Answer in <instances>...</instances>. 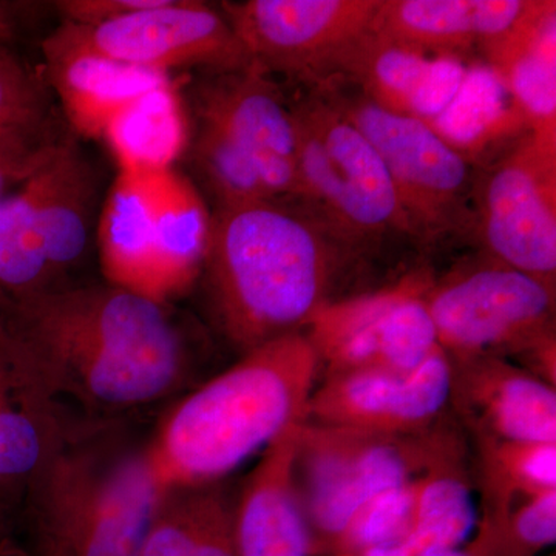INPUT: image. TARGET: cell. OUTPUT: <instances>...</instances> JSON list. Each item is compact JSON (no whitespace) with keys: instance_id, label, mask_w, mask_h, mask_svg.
Here are the masks:
<instances>
[{"instance_id":"cell-2","label":"cell","mask_w":556,"mask_h":556,"mask_svg":"<svg viewBox=\"0 0 556 556\" xmlns=\"http://www.w3.org/2000/svg\"><path fill=\"white\" fill-rule=\"evenodd\" d=\"M356 252L298 204L258 201L215 208L201 274L219 328L247 353L303 331Z\"/></svg>"},{"instance_id":"cell-20","label":"cell","mask_w":556,"mask_h":556,"mask_svg":"<svg viewBox=\"0 0 556 556\" xmlns=\"http://www.w3.org/2000/svg\"><path fill=\"white\" fill-rule=\"evenodd\" d=\"M22 188L54 277L75 268L89 247L97 207L98 178L90 161L72 139H60Z\"/></svg>"},{"instance_id":"cell-14","label":"cell","mask_w":556,"mask_h":556,"mask_svg":"<svg viewBox=\"0 0 556 556\" xmlns=\"http://www.w3.org/2000/svg\"><path fill=\"white\" fill-rule=\"evenodd\" d=\"M61 401L0 313V522L11 526L42 468L67 439Z\"/></svg>"},{"instance_id":"cell-30","label":"cell","mask_w":556,"mask_h":556,"mask_svg":"<svg viewBox=\"0 0 556 556\" xmlns=\"http://www.w3.org/2000/svg\"><path fill=\"white\" fill-rule=\"evenodd\" d=\"M218 485L163 493L138 556H193Z\"/></svg>"},{"instance_id":"cell-27","label":"cell","mask_w":556,"mask_h":556,"mask_svg":"<svg viewBox=\"0 0 556 556\" xmlns=\"http://www.w3.org/2000/svg\"><path fill=\"white\" fill-rule=\"evenodd\" d=\"M471 441V478L481 496V515L556 492V444L493 438Z\"/></svg>"},{"instance_id":"cell-24","label":"cell","mask_w":556,"mask_h":556,"mask_svg":"<svg viewBox=\"0 0 556 556\" xmlns=\"http://www.w3.org/2000/svg\"><path fill=\"white\" fill-rule=\"evenodd\" d=\"M156 260L164 302L201 276L211 219L192 181L175 169L152 172Z\"/></svg>"},{"instance_id":"cell-32","label":"cell","mask_w":556,"mask_h":556,"mask_svg":"<svg viewBox=\"0 0 556 556\" xmlns=\"http://www.w3.org/2000/svg\"><path fill=\"white\" fill-rule=\"evenodd\" d=\"M60 139L54 135L53 124L0 139V201L5 199L14 182L22 185L49 159Z\"/></svg>"},{"instance_id":"cell-34","label":"cell","mask_w":556,"mask_h":556,"mask_svg":"<svg viewBox=\"0 0 556 556\" xmlns=\"http://www.w3.org/2000/svg\"><path fill=\"white\" fill-rule=\"evenodd\" d=\"M160 0H65L56 2L62 21L75 25H98L150 9Z\"/></svg>"},{"instance_id":"cell-26","label":"cell","mask_w":556,"mask_h":556,"mask_svg":"<svg viewBox=\"0 0 556 556\" xmlns=\"http://www.w3.org/2000/svg\"><path fill=\"white\" fill-rule=\"evenodd\" d=\"M468 453L448 457L420 479L415 525L401 544L361 556H428L463 547L478 521Z\"/></svg>"},{"instance_id":"cell-15","label":"cell","mask_w":556,"mask_h":556,"mask_svg":"<svg viewBox=\"0 0 556 556\" xmlns=\"http://www.w3.org/2000/svg\"><path fill=\"white\" fill-rule=\"evenodd\" d=\"M197 121L211 124L254 161L277 201L295 193V131L289 101L252 65L201 79L193 90Z\"/></svg>"},{"instance_id":"cell-17","label":"cell","mask_w":556,"mask_h":556,"mask_svg":"<svg viewBox=\"0 0 556 556\" xmlns=\"http://www.w3.org/2000/svg\"><path fill=\"white\" fill-rule=\"evenodd\" d=\"M303 422L288 428L262 453L233 504L237 556H316L295 477Z\"/></svg>"},{"instance_id":"cell-28","label":"cell","mask_w":556,"mask_h":556,"mask_svg":"<svg viewBox=\"0 0 556 556\" xmlns=\"http://www.w3.org/2000/svg\"><path fill=\"white\" fill-rule=\"evenodd\" d=\"M186 155L215 208L277 201L254 161L211 124L197 121Z\"/></svg>"},{"instance_id":"cell-8","label":"cell","mask_w":556,"mask_h":556,"mask_svg":"<svg viewBox=\"0 0 556 556\" xmlns=\"http://www.w3.org/2000/svg\"><path fill=\"white\" fill-rule=\"evenodd\" d=\"M42 50L47 62L94 56L163 75L182 68L217 75L252 67L223 13L192 0H160L105 24L62 22Z\"/></svg>"},{"instance_id":"cell-10","label":"cell","mask_w":556,"mask_h":556,"mask_svg":"<svg viewBox=\"0 0 556 556\" xmlns=\"http://www.w3.org/2000/svg\"><path fill=\"white\" fill-rule=\"evenodd\" d=\"M434 278L416 270L396 283L354 298L332 300L303 329L327 376L419 367L439 350L427 306Z\"/></svg>"},{"instance_id":"cell-35","label":"cell","mask_w":556,"mask_h":556,"mask_svg":"<svg viewBox=\"0 0 556 556\" xmlns=\"http://www.w3.org/2000/svg\"><path fill=\"white\" fill-rule=\"evenodd\" d=\"M0 556H27L11 532V526L0 522Z\"/></svg>"},{"instance_id":"cell-5","label":"cell","mask_w":556,"mask_h":556,"mask_svg":"<svg viewBox=\"0 0 556 556\" xmlns=\"http://www.w3.org/2000/svg\"><path fill=\"white\" fill-rule=\"evenodd\" d=\"M466 450L464 430L452 413L413 434L369 433L305 420L295 477L316 556L331 554L348 522L369 500L415 481Z\"/></svg>"},{"instance_id":"cell-36","label":"cell","mask_w":556,"mask_h":556,"mask_svg":"<svg viewBox=\"0 0 556 556\" xmlns=\"http://www.w3.org/2000/svg\"><path fill=\"white\" fill-rule=\"evenodd\" d=\"M428 556H467L463 547L459 548H447V551L433 552Z\"/></svg>"},{"instance_id":"cell-29","label":"cell","mask_w":556,"mask_h":556,"mask_svg":"<svg viewBox=\"0 0 556 556\" xmlns=\"http://www.w3.org/2000/svg\"><path fill=\"white\" fill-rule=\"evenodd\" d=\"M556 541V492L479 515L467 556H541Z\"/></svg>"},{"instance_id":"cell-21","label":"cell","mask_w":556,"mask_h":556,"mask_svg":"<svg viewBox=\"0 0 556 556\" xmlns=\"http://www.w3.org/2000/svg\"><path fill=\"white\" fill-rule=\"evenodd\" d=\"M527 129L556 138V3L529 0L514 27L482 50Z\"/></svg>"},{"instance_id":"cell-11","label":"cell","mask_w":556,"mask_h":556,"mask_svg":"<svg viewBox=\"0 0 556 556\" xmlns=\"http://www.w3.org/2000/svg\"><path fill=\"white\" fill-rule=\"evenodd\" d=\"M382 0H248L222 13L252 65L311 87L334 78L372 30Z\"/></svg>"},{"instance_id":"cell-7","label":"cell","mask_w":556,"mask_h":556,"mask_svg":"<svg viewBox=\"0 0 556 556\" xmlns=\"http://www.w3.org/2000/svg\"><path fill=\"white\" fill-rule=\"evenodd\" d=\"M313 89L320 90L378 152L408 237L427 247L470 226V166L447 138L424 121L379 108L340 80H325Z\"/></svg>"},{"instance_id":"cell-23","label":"cell","mask_w":556,"mask_h":556,"mask_svg":"<svg viewBox=\"0 0 556 556\" xmlns=\"http://www.w3.org/2000/svg\"><path fill=\"white\" fill-rule=\"evenodd\" d=\"M46 78L60 97L73 129L101 139L124 109L169 80V75L102 58L76 56L47 62Z\"/></svg>"},{"instance_id":"cell-9","label":"cell","mask_w":556,"mask_h":556,"mask_svg":"<svg viewBox=\"0 0 556 556\" xmlns=\"http://www.w3.org/2000/svg\"><path fill=\"white\" fill-rule=\"evenodd\" d=\"M427 306L438 345L452 358L510 361L555 329V288L492 258L433 280Z\"/></svg>"},{"instance_id":"cell-16","label":"cell","mask_w":556,"mask_h":556,"mask_svg":"<svg viewBox=\"0 0 556 556\" xmlns=\"http://www.w3.org/2000/svg\"><path fill=\"white\" fill-rule=\"evenodd\" d=\"M450 361V413L471 438L556 444V388L506 357Z\"/></svg>"},{"instance_id":"cell-13","label":"cell","mask_w":556,"mask_h":556,"mask_svg":"<svg viewBox=\"0 0 556 556\" xmlns=\"http://www.w3.org/2000/svg\"><path fill=\"white\" fill-rule=\"evenodd\" d=\"M450 393L452 361L439 348L407 371L327 376L314 388L305 420L369 433H420L450 415Z\"/></svg>"},{"instance_id":"cell-37","label":"cell","mask_w":556,"mask_h":556,"mask_svg":"<svg viewBox=\"0 0 556 556\" xmlns=\"http://www.w3.org/2000/svg\"><path fill=\"white\" fill-rule=\"evenodd\" d=\"M546 556H555V555H554V554H552V555H546Z\"/></svg>"},{"instance_id":"cell-22","label":"cell","mask_w":556,"mask_h":556,"mask_svg":"<svg viewBox=\"0 0 556 556\" xmlns=\"http://www.w3.org/2000/svg\"><path fill=\"white\" fill-rule=\"evenodd\" d=\"M98 244L110 285L164 305L156 260L152 172L118 170L102 206Z\"/></svg>"},{"instance_id":"cell-1","label":"cell","mask_w":556,"mask_h":556,"mask_svg":"<svg viewBox=\"0 0 556 556\" xmlns=\"http://www.w3.org/2000/svg\"><path fill=\"white\" fill-rule=\"evenodd\" d=\"M58 399L94 412L141 407L185 371L181 334L163 303L115 285L51 288L0 303Z\"/></svg>"},{"instance_id":"cell-12","label":"cell","mask_w":556,"mask_h":556,"mask_svg":"<svg viewBox=\"0 0 556 556\" xmlns=\"http://www.w3.org/2000/svg\"><path fill=\"white\" fill-rule=\"evenodd\" d=\"M478 232L489 258L556 285V138L527 131L486 175Z\"/></svg>"},{"instance_id":"cell-31","label":"cell","mask_w":556,"mask_h":556,"mask_svg":"<svg viewBox=\"0 0 556 556\" xmlns=\"http://www.w3.org/2000/svg\"><path fill=\"white\" fill-rule=\"evenodd\" d=\"M0 54V139L51 126L49 84Z\"/></svg>"},{"instance_id":"cell-19","label":"cell","mask_w":556,"mask_h":556,"mask_svg":"<svg viewBox=\"0 0 556 556\" xmlns=\"http://www.w3.org/2000/svg\"><path fill=\"white\" fill-rule=\"evenodd\" d=\"M529 0H382L372 33L433 58L482 50L514 27Z\"/></svg>"},{"instance_id":"cell-6","label":"cell","mask_w":556,"mask_h":556,"mask_svg":"<svg viewBox=\"0 0 556 556\" xmlns=\"http://www.w3.org/2000/svg\"><path fill=\"white\" fill-rule=\"evenodd\" d=\"M298 204L354 248L408 236L386 166L367 138L320 90L289 101Z\"/></svg>"},{"instance_id":"cell-25","label":"cell","mask_w":556,"mask_h":556,"mask_svg":"<svg viewBox=\"0 0 556 556\" xmlns=\"http://www.w3.org/2000/svg\"><path fill=\"white\" fill-rule=\"evenodd\" d=\"M190 137L185 102L169 79L124 109L101 139L115 156L118 170L159 172L174 169L186 155Z\"/></svg>"},{"instance_id":"cell-4","label":"cell","mask_w":556,"mask_h":556,"mask_svg":"<svg viewBox=\"0 0 556 556\" xmlns=\"http://www.w3.org/2000/svg\"><path fill=\"white\" fill-rule=\"evenodd\" d=\"M161 492L146 447L67 437L21 508L27 556H138Z\"/></svg>"},{"instance_id":"cell-33","label":"cell","mask_w":556,"mask_h":556,"mask_svg":"<svg viewBox=\"0 0 556 556\" xmlns=\"http://www.w3.org/2000/svg\"><path fill=\"white\" fill-rule=\"evenodd\" d=\"M232 515L233 504L218 485L193 556H237Z\"/></svg>"},{"instance_id":"cell-18","label":"cell","mask_w":556,"mask_h":556,"mask_svg":"<svg viewBox=\"0 0 556 556\" xmlns=\"http://www.w3.org/2000/svg\"><path fill=\"white\" fill-rule=\"evenodd\" d=\"M331 79L353 87L379 108L433 127L463 93L468 76L460 61L427 56L371 31Z\"/></svg>"},{"instance_id":"cell-3","label":"cell","mask_w":556,"mask_h":556,"mask_svg":"<svg viewBox=\"0 0 556 556\" xmlns=\"http://www.w3.org/2000/svg\"><path fill=\"white\" fill-rule=\"evenodd\" d=\"M243 354L179 401L146 447L161 495L219 484L305 420L320 372L305 332H289Z\"/></svg>"}]
</instances>
